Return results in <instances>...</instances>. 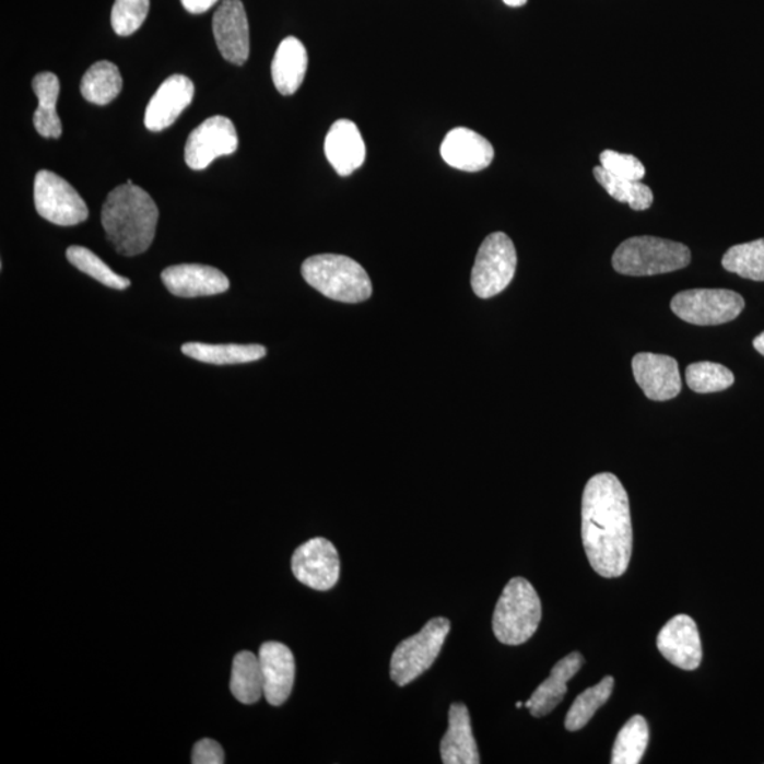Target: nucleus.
Returning a JSON list of instances; mask_svg holds the SVG:
<instances>
[{"mask_svg": "<svg viewBox=\"0 0 764 764\" xmlns=\"http://www.w3.org/2000/svg\"><path fill=\"white\" fill-rule=\"evenodd\" d=\"M583 541L596 574L619 578L627 571L633 551L631 504L626 489L612 473L596 474L586 483Z\"/></svg>", "mask_w": 764, "mask_h": 764, "instance_id": "nucleus-1", "label": "nucleus"}, {"mask_svg": "<svg viewBox=\"0 0 764 764\" xmlns=\"http://www.w3.org/2000/svg\"><path fill=\"white\" fill-rule=\"evenodd\" d=\"M158 210L155 201L142 187H115L101 211V223L115 251L124 257L146 251L155 239Z\"/></svg>", "mask_w": 764, "mask_h": 764, "instance_id": "nucleus-2", "label": "nucleus"}, {"mask_svg": "<svg viewBox=\"0 0 764 764\" xmlns=\"http://www.w3.org/2000/svg\"><path fill=\"white\" fill-rule=\"evenodd\" d=\"M302 275L312 287L331 301L360 304L373 295V283L365 269L344 255L321 254L307 258Z\"/></svg>", "mask_w": 764, "mask_h": 764, "instance_id": "nucleus-3", "label": "nucleus"}, {"mask_svg": "<svg viewBox=\"0 0 764 764\" xmlns=\"http://www.w3.org/2000/svg\"><path fill=\"white\" fill-rule=\"evenodd\" d=\"M542 618L540 596L527 579L513 578L499 596L493 632L507 646H520L534 636Z\"/></svg>", "mask_w": 764, "mask_h": 764, "instance_id": "nucleus-4", "label": "nucleus"}, {"mask_svg": "<svg viewBox=\"0 0 764 764\" xmlns=\"http://www.w3.org/2000/svg\"><path fill=\"white\" fill-rule=\"evenodd\" d=\"M691 251L686 245L658 237H633L619 245L613 254L614 271L628 277H653L689 267Z\"/></svg>", "mask_w": 764, "mask_h": 764, "instance_id": "nucleus-5", "label": "nucleus"}, {"mask_svg": "<svg viewBox=\"0 0 764 764\" xmlns=\"http://www.w3.org/2000/svg\"><path fill=\"white\" fill-rule=\"evenodd\" d=\"M450 632L446 618L430 620L420 633L398 644L391 657V679L405 686L430 670Z\"/></svg>", "mask_w": 764, "mask_h": 764, "instance_id": "nucleus-6", "label": "nucleus"}, {"mask_svg": "<svg viewBox=\"0 0 764 764\" xmlns=\"http://www.w3.org/2000/svg\"><path fill=\"white\" fill-rule=\"evenodd\" d=\"M517 269V251L504 233L490 234L480 245L472 271V287L482 299L498 295L512 283Z\"/></svg>", "mask_w": 764, "mask_h": 764, "instance_id": "nucleus-7", "label": "nucleus"}, {"mask_svg": "<svg viewBox=\"0 0 764 764\" xmlns=\"http://www.w3.org/2000/svg\"><path fill=\"white\" fill-rule=\"evenodd\" d=\"M744 309L739 293L728 290H691L677 293L671 310L681 320L696 326H718L737 319Z\"/></svg>", "mask_w": 764, "mask_h": 764, "instance_id": "nucleus-8", "label": "nucleus"}, {"mask_svg": "<svg viewBox=\"0 0 764 764\" xmlns=\"http://www.w3.org/2000/svg\"><path fill=\"white\" fill-rule=\"evenodd\" d=\"M35 205L40 218L62 227L89 219V207L83 197L69 181L50 171H40L36 175Z\"/></svg>", "mask_w": 764, "mask_h": 764, "instance_id": "nucleus-9", "label": "nucleus"}, {"mask_svg": "<svg viewBox=\"0 0 764 764\" xmlns=\"http://www.w3.org/2000/svg\"><path fill=\"white\" fill-rule=\"evenodd\" d=\"M238 148V134L228 118L211 117L187 138L185 161L193 171H203L220 156L233 155Z\"/></svg>", "mask_w": 764, "mask_h": 764, "instance_id": "nucleus-10", "label": "nucleus"}, {"mask_svg": "<svg viewBox=\"0 0 764 764\" xmlns=\"http://www.w3.org/2000/svg\"><path fill=\"white\" fill-rule=\"evenodd\" d=\"M292 572L301 584L312 589L334 588L340 578L339 552L326 538H314L297 548L293 554Z\"/></svg>", "mask_w": 764, "mask_h": 764, "instance_id": "nucleus-11", "label": "nucleus"}, {"mask_svg": "<svg viewBox=\"0 0 764 764\" xmlns=\"http://www.w3.org/2000/svg\"><path fill=\"white\" fill-rule=\"evenodd\" d=\"M657 647L666 660L685 671H694L703 661V644L695 620L679 614L661 628Z\"/></svg>", "mask_w": 764, "mask_h": 764, "instance_id": "nucleus-12", "label": "nucleus"}, {"mask_svg": "<svg viewBox=\"0 0 764 764\" xmlns=\"http://www.w3.org/2000/svg\"><path fill=\"white\" fill-rule=\"evenodd\" d=\"M632 367L648 400L668 401L679 397L682 388L679 363L670 355L638 353L632 360Z\"/></svg>", "mask_w": 764, "mask_h": 764, "instance_id": "nucleus-13", "label": "nucleus"}, {"mask_svg": "<svg viewBox=\"0 0 764 764\" xmlns=\"http://www.w3.org/2000/svg\"><path fill=\"white\" fill-rule=\"evenodd\" d=\"M213 33L221 56L235 66L249 57V26L242 0H224L213 17Z\"/></svg>", "mask_w": 764, "mask_h": 764, "instance_id": "nucleus-14", "label": "nucleus"}, {"mask_svg": "<svg viewBox=\"0 0 764 764\" xmlns=\"http://www.w3.org/2000/svg\"><path fill=\"white\" fill-rule=\"evenodd\" d=\"M263 677V696L269 704L286 703L295 684L296 665L291 648L277 642L263 643L259 648Z\"/></svg>", "mask_w": 764, "mask_h": 764, "instance_id": "nucleus-15", "label": "nucleus"}, {"mask_svg": "<svg viewBox=\"0 0 764 764\" xmlns=\"http://www.w3.org/2000/svg\"><path fill=\"white\" fill-rule=\"evenodd\" d=\"M193 97V81L181 74L171 75L163 81L148 104L145 127L152 132L165 131L189 107Z\"/></svg>", "mask_w": 764, "mask_h": 764, "instance_id": "nucleus-16", "label": "nucleus"}, {"mask_svg": "<svg viewBox=\"0 0 764 764\" xmlns=\"http://www.w3.org/2000/svg\"><path fill=\"white\" fill-rule=\"evenodd\" d=\"M442 158L454 169L482 172L492 165L494 148L482 134L469 128H455L440 145Z\"/></svg>", "mask_w": 764, "mask_h": 764, "instance_id": "nucleus-17", "label": "nucleus"}, {"mask_svg": "<svg viewBox=\"0 0 764 764\" xmlns=\"http://www.w3.org/2000/svg\"><path fill=\"white\" fill-rule=\"evenodd\" d=\"M162 281L172 295L200 297L220 295L228 291L230 281L223 272L200 263H180L166 268Z\"/></svg>", "mask_w": 764, "mask_h": 764, "instance_id": "nucleus-18", "label": "nucleus"}, {"mask_svg": "<svg viewBox=\"0 0 764 764\" xmlns=\"http://www.w3.org/2000/svg\"><path fill=\"white\" fill-rule=\"evenodd\" d=\"M326 157L340 176H350L363 166L365 143L357 125L339 119L329 129L325 141Z\"/></svg>", "mask_w": 764, "mask_h": 764, "instance_id": "nucleus-19", "label": "nucleus"}, {"mask_svg": "<svg viewBox=\"0 0 764 764\" xmlns=\"http://www.w3.org/2000/svg\"><path fill=\"white\" fill-rule=\"evenodd\" d=\"M440 757L445 764H479L478 743L473 737L468 706L451 704L449 727L440 742Z\"/></svg>", "mask_w": 764, "mask_h": 764, "instance_id": "nucleus-20", "label": "nucleus"}, {"mask_svg": "<svg viewBox=\"0 0 764 764\" xmlns=\"http://www.w3.org/2000/svg\"><path fill=\"white\" fill-rule=\"evenodd\" d=\"M584 666V657L580 653H571L569 656L562 658L552 668L551 675L542 682L527 701L526 706L530 709L532 716L542 718L556 708L564 700L566 691H568V681L578 674Z\"/></svg>", "mask_w": 764, "mask_h": 764, "instance_id": "nucleus-21", "label": "nucleus"}, {"mask_svg": "<svg viewBox=\"0 0 764 764\" xmlns=\"http://www.w3.org/2000/svg\"><path fill=\"white\" fill-rule=\"evenodd\" d=\"M307 51L296 37L283 38L272 60L273 84L282 95H293L304 83L307 71Z\"/></svg>", "mask_w": 764, "mask_h": 764, "instance_id": "nucleus-22", "label": "nucleus"}, {"mask_svg": "<svg viewBox=\"0 0 764 764\" xmlns=\"http://www.w3.org/2000/svg\"><path fill=\"white\" fill-rule=\"evenodd\" d=\"M33 91L38 99V107L33 115L36 131L43 138L61 137L62 127L56 105L60 95V80L52 73H40L32 81Z\"/></svg>", "mask_w": 764, "mask_h": 764, "instance_id": "nucleus-23", "label": "nucleus"}, {"mask_svg": "<svg viewBox=\"0 0 764 764\" xmlns=\"http://www.w3.org/2000/svg\"><path fill=\"white\" fill-rule=\"evenodd\" d=\"M181 352L197 362L215 365L254 363L267 355V349L259 344L186 343Z\"/></svg>", "mask_w": 764, "mask_h": 764, "instance_id": "nucleus-24", "label": "nucleus"}, {"mask_svg": "<svg viewBox=\"0 0 764 764\" xmlns=\"http://www.w3.org/2000/svg\"><path fill=\"white\" fill-rule=\"evenodd\" d=\"M230 690L245 705L257 704L263 695V677L259 657L251 651H242L234 657Z\"/></svg>", "mask_w": 764, "mask_h": 764, "instance_id": "nucleus-25", "label": "nucleus"}, {"mask_svg": "<svg viewBox=\"0 0 764 764\" xmlns=\"http://www.w3.org/2000/svg\"><path fill=\"white\" fill-rule=\"evenodd\" d=\"M122 90V77L114 62L98 61L91 66L81 80V94L91 104L108 105Z\"/></svg>", "mask_w": 764, "mask_h": 764, "instance_id": "nucleus-26", "label": "nucleus"}, {"mask_svg": "<svg viewBox=\"0 0 764 764\" xmlns=\"http://www.w3.org/2000/svg\"><path fill=\"white\" fill-rule=\"evenodd\" d=\"M595 179L608 191L614 200L620 203H627L633 210L644 211L650 209L655 195L650 187L642 181L622 179L604 171L602 166L593 169Z\"/></svg>", "mask_w": 764, "mask_h": 764, "instance_id": "nucleus-27", "label": "nucleus"}, {"mask_svg": "<svg viewBox=\"0 0 764 764\" xmlns=\"http://www.w3.org/2000/svg\"><path fill=\"white\" fill-rule=\"evenodd\" d=\"M650 730L642 715L633 716L620 730L612 752V764H637L646 753Z\"/></svg>", "mask_w": 764, "mask_h": 764, "instance_id": "nucleus-28", "label": "nucleus"}, {"mask_svg": "<svg viewBox=\"0 0 764 764\" xmlns=\"http://www.w3.org/2000/svg\"><path fill=\"white\" fill-rule=\"evenodd\" d=\"M722 266L744 280L764 282V238L733 245L724 255Z\"/></svg>", "mask_w": 764, "mask_h": 764, "instance_id": "nucleus-29", "label": "nucleus"}, {"mask_svg": "<svg viewBox=\"0 0 764 764\" xmlns=\"http://www.w3.org/2000/svg\"><path fill=\"white\" fill-rule=\"evenodd\" d=\"M613 686V677H604L598 685L584 691L572 704L569 713L566 715L565 728L569 732H576V730L585 728L589 720L593 718L596 710L608 703L610 695H612Z\"/></svg>", "mask_w": 764, "mask_h": 764, "instance_id": "nucleus-30", "label": "nucleus"}, {"mask_svg": "<svg viewBox=\"0 0 764 764\" xmlns=\"http://www.w3.org/2000/svg\"><path fill=\"white\" fill-rule=\"evenodd\" d=\"M66 255L71 266H74L79 271L84 272L85 275L93 278V280L103 283L105 286L118 291H124L131 286V281L128 278L115 273L97 254H94L89 248L73 245V247L67 249Z\"/></svg>", "mask_w": 764, "mask_h": 764, "instance_id": "nucleus-31", "label": "nucleus"}, {"mask_svg": "<svg viewBox=\"0 0 764 764\" xmlns=\"http://www.w3.org/2000/svg\"><path fill=\"white\" fill-rule=\"evenodd\" d=\"M685 378L692 391L698 393L725 391L734 383L733 373L729 368L710 362L690 364Z\"/></svg>", "mask_w": 764, "mask_h": 764, "instance_id": "nucleus-32", "label": "nucleus"}, {"mask_svg": "<svg viewBox=\"0 0 764 764\" xmlns=\"http://www.w3.org/2000/svg\"><path fill=\"white\" fill-rule=\"evenodd\" d=\"M149 0H115L110 12V25L118 36L133 35L146 21Z\"/></svg>", "mask_w": 764, "mask_h": 764, "instance_id": "nucleus-33", "label": "nucleus"}, {"mask_svg": "<svg viewBox=\"0 0 764 764\" xmlns=\"http://www.w3.org/2000/svg\"><path fill=\"white\" fill-rule=\"evenodd\" d=\"M600 166L622 179L642 181L646 176V167L636 156L624 155L614 151L600 153Z\"/></svg>", "mask_w": 764, "mask_h": 764, "instance_id": "nucleus-34", "label": "nucleus"}, {"mask_svg": "<svg viewBox=\"0 0 764 764\" xmlns=\"http://www.w3.org/2000/svg\"><path fill=\"white\" fill-rule=\"evenodd\" d=\"M191 763L195 764H223L224 751L219 742L213 739H201L195 744L193 757Z\"/></svg>", "mask_w": 764, "mask_h": 764, "instance_id": "nucleus-35", "label": "nucleus"}, {"mask_svg": "<svg viewBox=\"0 0 764 764\" xmlns=\"http://www.w3.org/2000/svg\"><path fill=\"white\" fill-rule=\"evenodd\" d=\"M218 2L219 0H181L183 8L193 14L205 13Z\"/></svg>", "mask_w": 764, "mask_h": 764, "instance_id": "nucleus-36", "label": "nucleus"}, {"mask_svg": "<svg viewBox=\"0 0 764 764\" xmlns=\"http://www.w3.org/2000/svg\"><path fill=\"white\" fill-rule=\"evenodd\" d=\"M753 348L756 349L757 353H761L764 357V331L753 340Z\"/></svg>", "mask_w": 764, "mask_h": 764, "instance_id": "nucleus-37", "label": "nucleus"}, {"mask_svg": "<svg viewBox=\"0 0 764 764\" xmlns=\"http://www.w3.org/2000/svg\"><path fill=\"white\" fill-rule=\"evenodd\" d=\"M503 2L509 8H521L528 2V0H503Z\"/></svg>", "mask_w": 764, "mask_h": 764, "instance_id": "nucleus-38", "label": "nucleus"}, {"mask_svg": "<svg viewBox=\"0 0 764 764\" xmlns=\"http://www.w3.org/2000/svg\"><path fill=\"white\" fill-rule=\"evenodd\" d=\"M524 705H526V704H522V703H517V705H516V706H517V708H522V706H524Z\"/></svg>", "mask_w": 764, "mask_h": 764, "instance_id": "nucleus-39", "label": "nucleus"}]
</instances>
